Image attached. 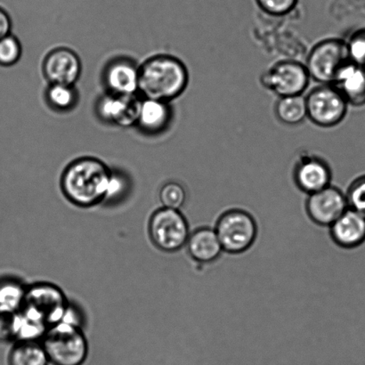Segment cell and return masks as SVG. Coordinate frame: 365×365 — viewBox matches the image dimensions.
<instances>
[{
	"label": "cell",
	"mask_w": 365,
	"mask_h": 365,
	"mask_svg": "<svg viewBox=\"0 0 365 365\" xmlns=\"http://www.w3.org/2000/svg\"><path fill=\"white\" fill-rule=\"evenodd\" d=\"M110 175L112 171L101 160L82 158L66 168L61 186L71 203L89 207L106 200Z\"/></svg>",
	"instance_id": "obj_1"
},
{
	"label": "cell",
	"mask_w": 365,
	"mask_h": 365,
	"mask_svg": "<svg viewBox=\"0 0 365 365\" xmlns=\"http://www.w3.org/2000/svg\"><path fill=\"white\" fill-rule=\"evenodd\" d=\"M139 93L144 98L169 103L187 88L189 73L185 63L176 57L158 56L139 68Z\"/></svg>",
	"instance_id": "obj_2"
},
{
	"label": "cell",
	"mask_w": 365,
	"mask_h": 365,
	"mask_svg": "<svg viewBox=\"0 0 365 365\" xmlns=\"http://www.w3.org/2000/svg\"><path fill=\"white\" fill-rule=\"evenodd\" d=\"M41 343L53 365H82L87 360L88 341L80 325L60 322L48 328Z\"/></svg>",
	"instance_id": "obj_3"
},
{
	"label": "cell",
	"mask_w": 365,
	"mask_h": 365,
	"mask_svg": "<svg viewBox=\"0 0 365 365\" xmlns=\"http://www.w3.org/2000/svg\"><path fill=\"white\" fill-rule=\"evenodd\" d=\"M224 252L240 254L248 250L256 242L257 225L248 211L232 209L218 218L215 227Z\"/></svg>",
	"instance_id": "obj_4"
},
{
	"label": "cell",
	"mask_w": 365,
	"mask_h": 365,
	"mask_svg": "<svg viewBox=\"0 0 365 365\" xmlns=\"http://www.w3.org/2000/svg\"><path fill=\"white\" fill-rule=\"evenodd\" d=\"M68 309L66 297L57 286L41 282L27 288L21 310L49 328L63 321Z\"/></svg>",
	"instance_id": "obj_5"
},
{
	"label": "cell",
	"mask_w": 365,
	"mask_h": 365,
	"mask_svg": "<svg viewBox=\"0 0 365 365\" xmlns=\"http://www.w3.org/2000/svg\"><path fill=\"white\" fill-rule=\"evenodd\" d=\"M148 231L153 245L165 252L181 250L191 234L188 222L180 210L164 207L152 215Z\"/></svg>",
	"instance_id": "obj_6"
},
{
	"label": "cell",
	"mask_w": 365,
	"mask_h": 365,
	"mask_svg": "<svg viewBox=\"0 0 365 365\" xmlns=\"http://www.w3.org/2000/svg\"><path fill=\"white\" fill-rule=\"evenodd\" d=\"M307 118L320 128H334L344 120L349 103L331 84H320L306 96Z\"/></svg>",
	"instance_id": "obj_7"
},
{
	"label": "cell",
	"mask_w": 365,
	"mask_h": 365,
	"mask_svg": "<svg viewBox=\"0 0 365 365\" xmlns=\"http://www.w3.org/2000/svg\"><path fill=\"white\" fill-rule=\"evenodd\" d=\"M349 61L346 41L327 38L311 49L305 64L310 78L320 84H332L339 71Z\"/></svg>",
	"instance_id": "obj_8"
},
{
	"label": "cell",
	"mask_w": 365,
	"mask_h": 365,
	"mask_svg": "<svg viewBox=\"0 0 365 365\" xmlns=\"http://www.w3.org/2000/svg\"><path fill=\"white\" fill-rule=\"evenodd\" d=\"M310 80L305 64L294 60L275 63L260 77L263 87L279 98L303 95L309 88Z\"/></svg>",
	"instance_id": "obj_9"
},
{
	"label": "cell",
	"mask_w": 365,
	"mask_h": 365,
	"mask_svg": "<svg viewBox=\"0 0 365 365\" xmlns=\"http://www.w3.org/2000/svg\"><path fill=\"white\" fill-rule=\"evenodd\" d=\"M349 207L345 193L331 185L309 195L306 202L311 220L322 227H331Z\"/></svg>",
	"instance_id": "obj_10"
},
{
	"label": "cell",
	"mask_w": 365,
	"mask_h": 365,
	"mask_svg": "<svg viewBox=\"0 0 365 365\" xmlns=\"http://www.w3.org/2000/svg\"><path fill=\"white\" fill-rule=\"evenodd\" d=\"M293 178L300 191L310 195L331 185L332 173L330 165L323 158L307 155L297 162Z\"/></svg>",
	"instance_id": "obj_11"
},
{
	"label": "cell",
	"mask_w": 365,
	"mask_h": 365,
	"mask_svg": "<svg viewBox=\"0 0 365 365\" xmlns=\"http://www.w3.org/2000/svg\"><path fill=\"white\" fill-rule=\"evenodd\" d=\"M43 71L50 84L74 86L81 74L80 57L69 48L53 50L46 57Z\"/></svg>",
	"instance_id": "obj_12"
},
{
	"label": "cell",
	"mask_w": 365,
	"mask_h": 365,
	"mask_svg": "<svg viewBox=\"0 0 365 365\" xmlns=\"http://www.w3.org/2000/svg\"><path fill=\"white\" fill-rule=\"evenodd\" d=\"M141 101L138 95L110 94L100 100L98 112L107 123L120 127H130L138 123Z\"/></svg>",
	"instance_id": "obj_13"
},
{
	"label": "cell",
	"mask_w": 365,
	"mask_h": 365,
	"mask_svg": "<svg viewBox=\"0 0 365 365\" xmlns=\"http://www.w3.org/2000/svg\"><path fill=\"white\" fill-rule=\"evenodd\" d=\"M332 240L344 249H355L365 242V217L350 209L330 227Z\"/></svg>",
	"instance_id": "obj_14"
},
{
	"label": "cell",
	"mask_w": 365,
	"mask_h": 365,
	"mask_svg": "<svg viewBox=\"0 0 365 365\" xmlns=\"http://www.w3.org/2000/svg\"><path fill=\"white\" fill-rule=\"evenodd\" d=\"M139 68L126 59L113 61L106 71L105 81L110 94L132 96L139 93Z\"/></svg>",
	"instance_id": "obj_15"
},
{
	"label": "cell",
	"mask_w": 365,
	"mask_h": 365,
	"mask_svg": "<svg viewBox=\"0 0 365 365\" xmlns=\"http://www.w3.org/2000/svg\"><path fill=\"white\" fill-rule=\"evenodd\" d=\"M349 106H365V68L350 62L339 71L332 82Z\"/></svg>",
	"instance_id": "obj_16"
},
{
	"label": "cell",
	"mask_w": 365,
	"mask_h": 365,
	"mask_svg": "<svg viewBox=\"0 0 365 365\" xmlns=\"http://www.w3.org/2000/svg\"><path fill=\"white\" fill-rule=\"evenodd\" d=\"M190 257L196 262H215L224 252L215 228L200 227L190 234L186 243Z\"/></svg>",
	"instance_id": "obj_17"
},
{
	"label": "cell",
	"mask_w": 365,
	"mask_h": 365,
	"mask_svg": "<svg viewBox=\"0 0 365 365\" xmlns=\"http://www.w3.org/2000/svg\"><path fill=\"white\" fill-rule=\"evenodd\" d=\"M171 116L169 103L144 98L141 101L137 124L148 133H159L169 126Z\"/></svg>",
	"instance_id": "obj_18"
},
{
	"label": "cell",
	"mask_w": 365,
	"mask_h": 365,
	"mask_svg": "<svg viewBox=\"0 0 365 365\" xmlns=\"http://www.w3.org/2000/svg\"><path fill=\"white\" fill-rule=\"evenodd\" d=\"M44 346L38 341H16L9 355V365H48Z\"/></svg>",
	"instance_id": "obj_19"
},
{
	"label": "cell",
	"mask_w": 365,
	"mask_h": 365,
	"mask_svg": "<svg viewBox=\"0 0 365 365\" xmlns=\"http://www.w3.org/2000/svg\"><path fill=\"white\" fill-rule=\"evenodd\" d=\"M274 113L282 124L296 126L307 118L306 98L291 96L279 98L274 106Z\"/></svg>",
	"instance_id": "obj_20"
},
{
	"label": "cell",
	"mask_w": 365,
	"mask_h": 365,
	"mask_svg": "<svg viewBox=\"0 0 365 365\" xmlns=\"http://www.w3.org/2000/svg\"><path fill=\"white\" fill-rule=\"evenodd\" d=\"M27 288L13 279L0 281V309L17 313L24 307Z\"/></svg>",
	"instance_id": "obj_21"
},
{
	"label": "cell",
	"mask_w": 365,
	"mask_h": 365,
	"mask_svg": "<svg viewBox=\"0 0 365 365\" xmlns=\"http://www.w3.org/2000/svg\"><path fill=\"white\" fill-rule=\"evenodd\" d=\"M46 100L52 108L64 112L76 106L78 94L74 86L50 84L46 91Z\"/></svg>",
	"instance_id": "obj_22"
},
{
	"label": "cell",
	"mask_w": 365,
	"mask_h": 365,
	"mask_svg": "<svg viewBox=\"0 0 365 365\" xmlns=\"http://www.w3.org/2000/svg\"><path fill=\"white\" fill-rule=\"evenodd\" d=\"M159 197L164 207L180 210L186 202V191L180 182H169L160 189Z\"/></svg>",
	"instance_id": "obj_23"
},
{
	"label": "cell",
	"mask_w": 365,
	"mask_h": 365,
	"mask_svg": "<svg viewBox=\"0 0 365 365\" xmlns=\"http://www.w3.org/2000/svg\"><path fill=\"white\" fill-rule=\"evenodd\" d=\"M21 56V46L16 37L9 34L0 39V66H13Z\"/></svg>",
	"instance_id": "obj_24"
},
{
	"label": "cell",
	"mask_w": 365,
	"mask_h": 365,
	"mask_svg": "<svg viewBox=\"0 0 365 365\" xmlns=\"http://www.w3.org/2000/svg\"><path fill=\"white\" fill-rule=\"evenodd\" d=\"M346 42L350 62L365 68V27L354 31Z\"/></svg>",
	"instance_id": "obj_25"
},
{
	"label": "cell",
	"mask_w": 365,
	"mask_h": 365,
	"mask_svg": "<svg viewBox=\"0 0 365 365\" xmlns=\"http://www.w3.org/2000/svg\"><path fill=\"white\" fill-rule=\"evenodd\" d=\"M350 209L365 217V175L356 178L346 193Z\"/></svg>",
	"instance_id": "obj_26"
},
{
	"label": "cell",
	"mask_w": 365,
	"mask_h": 365,
	"mask_svg": "<svg viewBox=\"0 0 365 365\" xmlns=\"http://www.w3.org/2000/svg\"><path fill=\"white\" fill-rule=\"evenodd\" d=\"M264 13L272 16H284L298 6L299 0H255Z\"/></svg>",
	"instance_id": "obj_27"
},
{
	"label": "cell",
	"mask_w": 365,
	"mask_h": 365,
	"mask_svg": "<svg viewBox=\"0 0 365 365\" xmlns=\"http://www.w3.org/2000/svg\"><path fill=\"white\" fill-rule=\"evenodd\" d=\"M16 339V313L0 309V342Z\"/></svg>",
	"instance_id": "obj_28"
},
{
	"label": "cell",
	"mask_w": 365,
	"mask_h": 365,
	"mask_svg": "<svg viewBox=\"0 0 365 365\" xmlns=\"http://www.w3.org/2000/svg\"><path fill=\"white\" fill-rule=\"evenodd\" d=\"M125 188H126V181H125L124 178H121L119 174L112 173L108 182V187H107L106 199L113 198V197L120 195V192H123Z\"/></svg>",
	"instance_id": "obj_29"
},
{
	"label": "cell",
	"mask_w": 365,
	"mask_h": 365,
	"mask_svg": "<svg viewBox=\"0 0 365 365\" xmlns=\"http://www.w3.org/2000/svg\"><path fill=\"white\" fill-rule=\"evenodd\" d=\"M11 28H12V21H11L9 14L2 7H0V39L11 34Z\"/></svg>",
	"instance_id": "obj_30"
}]
</instances>
